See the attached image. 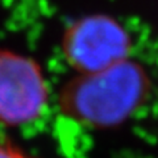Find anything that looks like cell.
Returning a JSON list of instances; mask_svg holds the SVG:
<instances>
[{"instance_id":"obj_1","label":"cell","mask_w":158,"mask_h":158,"mask_svg":"<svg viewBox=\"0 0 158 158\" xmlns=\"http://www.w3.org/2000/svg\"><path fill=\"white\" fill-rule=\"evenodd\" d=\"M145 90V73L128 58L103 71L79 74L65 85L58 100L66 116L94 127H106L129 115Z\"/></svg>"},{"instance_id":"obj_2","label":"cell","mask_w":158,"mask_h":158,"mask_svg":"<svg viewBox=\"0 0 158 158\" xmlns=\"http://www.w3.org/2000/svg\"><path fill=\"white\" fill-rule=\"evenodd\" d=\"M128 31L108 15H90L74 21L62 37V54L78 74H92L128 59Z\"/></svg>"},{"instance_id":"obj_3","label":"cell","mask_w":158,"mask_h":158,"mask_svg":"<svg viewBox=\"0 0 158 158\" xmlns=\"http://www.w3.org/2000/svg\"><path fill=\"white\" fill-rule=\"evenodd\" d=\"M49 103L44 69L34 58L0 49V124L21 127L42 116Z\"/></svg>"},{"instance_id":"obj_4","label":"cell","mask_w":158,"mask_h":158,"mask_svg":"<svg viewBox=\"0 0 158 158\" xmlns=\"http://www.w3.org/2000/svg\"><path fill=\"white\" fill-rule=\"evenodd\" d=\"M0 158H37L27 153L13 142L0 138Z\"/></svg>"}]
</instances>
